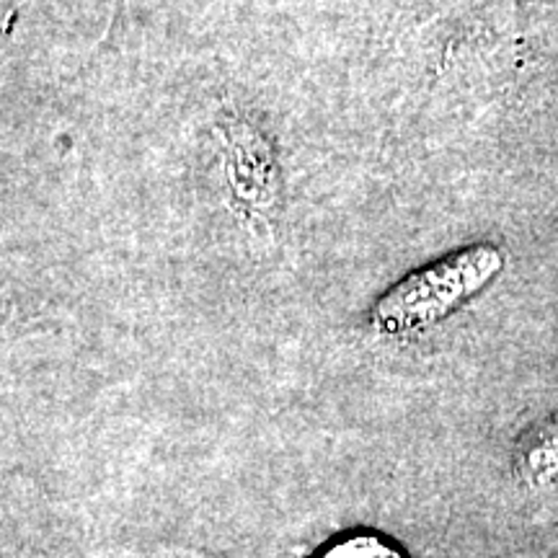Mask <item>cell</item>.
<instances>
[{
  "label": "cell",
  "instance_id": "cell-2",
  "mask_svg": "<svg viewBox=\"0 0 558 558\" xmlns=\"http://www.w3.org/2000/svg\"><path fill=\"white\" fill-rule=\"evenodd\" d=\"M318 558H407L399 548L390 546L388 541L378 538V535H349L326 548Z\"/></svg>",
  "mask_w": 558,
  "mask_h": 558
},
{
  "label": "cell",
  "instance_id": "cell-1",
  "mask_svg": "<svg viewBox=\"0 0 558 558\" xmlns=\"http://www.w3.org/2000/svg\"><path fill=\"white\" fill-rule=\"evenodd\" d=\"M505 256L492 243L460 248L435 264L411 271L375 303L369 320L383 337L429 329L450 316L499 275Z\"/></svg>",
  "mask_w": 558,
  "mask_h": 558
}]
</instances>
